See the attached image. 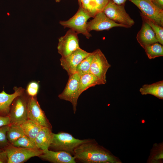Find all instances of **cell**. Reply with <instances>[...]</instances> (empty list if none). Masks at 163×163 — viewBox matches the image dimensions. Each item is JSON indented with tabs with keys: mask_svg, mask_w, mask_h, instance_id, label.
<instances>
[{
	"mask_svg": "<svg viewBox=\"0 0 163 163\" xmlns=\"http://www.w3.org/2000/svg\"><path fill=\"white\" fill-rule=\"evenodd\" d=\"M75 159L85 163H119L120 161L94 140L84 143L76 148L73 154Z\"/></svg>",
	"mask_w": 163,
	"mask_h": 163,
	"instance_id": "1",
	"label": "cell"
},
{
	"mask_svg": "<svg viewBox=\"0 0 163 163\" xmlns=\"http://www.w3.org/2000/svg\"><path fill=\"white\" fill-rule=\"evenodd\" d=\"M92 140L89 139H76L70 134L64 132L57 134L53 133L52 141L49 148L54 151H65L73 155L74 150L76 148L82 144Z\"/></svg>",
	"mask_w": 163,
	"mask_h": 163,
	"instance_id": "2",
	"label": "cell"
},
{
	"mask_svg": "<svg viewBox=\"0 0 163 163\" xmlns=\"http://www.w3.org/2000/svg\"><path fill=\"white\" fill-rule=\"evenodd\" d=\"M29 97L25 91L13 100L8 115L10 124L20 125L28 119L27 106Z\"/></svg>",
	"mask_w": 163,
	"mask_h": 163,
	"instance_id": "3",
	"label": "cell"
},
{
	"mask_svg": "<svg viewBox=\"0 0 163 163\" xmlns=\"http://www.w3.org/2000/svg\"><path fill=\"white\" fill-rule=\"evenodd\" d=\"M91 17L81 6L75 14L67 21H60L59 24L64 28H69L78 34H82L87 39L91 37V35L87 29L88 20Z\"/></svg>",
	"mask_w": 163,
	"mask_h": 163,
	"instance_id": "4",
	"label": "cell"
},
{
	"mask_svg": "<svg viewBox=\"0 0 163 163\" xmlns=\"http://www.w3.org/2000/svg\"><path fill=\"white\" fill-rule=\"evenodd\" d=\"M103 12L110 20L124 25L125 28H130L135 22L126 12L124 4L117 5L110 0Z\"/></svg>",
	"mask_w": 163,
	"mask_h": 163,
	"instance_id": "5",
	"label": "cell"
},
{
	"mask_svg": "<svg viewBox=\"0 0 163 163\" xmlns=\"http://www.w3.org/2000/svg\"><path fill=\"white\" fill-rule=\"evenodd\" d=\"M4 150L7 154L8 163H24L32 157H39L43 152L38 149L16 147L11 144Z\"/></svg>",
	"mask_w": 163,
	"mask_h": 163,
	"instance_id": "6",
	"label": "cell"
},
{
	"mask_svg": "<svg viewBox=\"0 0 163 163\" xmlns=\"http://www.w3.org/2000/svg\"><path fill=\"white\" fill-rule=\"evenodd\" d=\"M141 11L140 15L163 27V10L155 5L151 0H130Z\"/></svg>",
	"mask_w": 163,
	"mask_h": 163,
	"instance_id": "7",
	"label": "cell"
},
{
	"mask_svg": "<svg viewBox=\"0 0 163 163\" xmlns=\"http://www.w3.org/2000/svg\"><path fill=\"white\" fill-rule=\"evenodd\" d=\"M80 76L76 72L69 76L64 90L58 95L60 99L68 101L72 103L74 114L77 110V101L80 96L78 87Z\"/></svg>",
	"mask_w": 163,
	"mask_h": 163,
	"instance_id": "8",
	"label": "cell"
},
{
	"mask_svg": "<svg viewBox=\"0 0 163 163\" xmlns=\"http://www.w3.org/2000/svg\"><path fill=\"white\" fill-rule=\"evenodd\" d=\"M94 51V56L91 64L89 72L105 84L107 82L106 73L111 66L100 49Z\"/></svg>",
	"mask_w": 163,
	"mask_h": 163,
	"instance_id": "9",
	"label": "cell"
},
{
	"mask_svg": "<svg viewBox=\"0 0 163 163\" xmlns=\"http://www.w3.org/2000/svg\"><path fill=\"white\" fill-rule=\"evenodd\" d=\"M78 34L70 29L64 36L59 38L57 49L62 57L68 56L80 47Z\"/></svg>",
	"mask_w": 163,
	"mask_h": 163,
	"instance_id": "10",
	"label": "cell"
},
{
	"mask_svg": "<svg viewBox=\"0 0 163 163\" xmlns=\"http://www.w3.org/2000/svg\"><path fill=\"white\" fill-rule=\"evenodd\" d=\"M28 119L32 120L42 126L52 129V126L42 110L37 100V96H29L27 106Z\"/></svg>",
	"mask_w": 163,
	"mask_h": 163,
	"instance_id": "11",
	"label": "cell"
},
{
	"mask_svg": "<svg viewBox=\"0 0 163 163\" xmlns=\"http://www.w3.org/2000/svg\"><path fill=\"white\" fill-rule=\"evenodd\" d=\"M91 53L79 47L68 56L61 57L60 59L61 66L67 72L69 76H70L76 72L79 63Z\"/></svg>",
	"mask_w": 163,
	"mask_h": 163,
	"instance_id": "12",
	"label": "cell"
},
{
	"mask_svg": "<svg viewBox=\"0 0 163 163\" xmlns=\"http://www.w3.org/2000/svg\"><path fill=\"white\" fill-rule=\"evenodd\" d=\"M93 18L87 23V29L89 32L93 30H108L115 27H125L124 25L110 20L103 11L97 13Z\"/></svg>",
	"mask_w": 163,
	"mask_h": 163,
	"instance_id": "13",
	"label": "cell"
},
{
	"mask_svg": "<svg viewBox=\"0 0 163 163\" xmlns=\"http://www.w3.org/2000/svg\"><path fill=\"white\" fill-rule=\"evenodd\" d=\"M39 158L53 163H75V158L70 153L63 151H43Z\"/></svg>",
	"mask_w": 163,
	"mask_h": 163,
	"instance_id": "14",
	"label": "cell"
},
{
	"mask_svg": "<svg viewBox=\"0 0 163 163\" xmlns=\"http://www.w3.org/2000/svg\"><path fill=\"white\" fill-rule=\"evenodd\" d=\"M14 92L11 94L6 93L4 90L0 93V115L8 116L11 105L14 99L22 94L25 89L22 87L14 86L13 88Z\"/></svg>",
	"mask_w": 163,
	"mask_h": 163,
	"instance_id": "15",
	"label": "cell"
},
{
	"mask_svg": "<svg viewBox=\"0 0 163 163\" xmlns=\"http://www.w3.org/2000/svg\"><path fill=\"white\" fill-rule=\"evenodd\" d=\"M136 39L143 49L146 46L158 42L155 34L151 27L143 20L141 28L137 34Z\"/></svg>",
	"mask_w": 163,
	"mask_h": 163,
	"instance_id": "16",
	"label": "cell"
},
{
	"mask_svg": "<svg viewBox=\"0 0 163 163\" xmlns=\"http://www.w3.org/2000/svg\"><path fill=\"white\" fill-rule=\"evenodd\" d=\"M53 134L51 129L42 126L35 139L36 147L43 151L49 149L52 141Z\"/></svg>",
	"mask_w": 163,
	"mask_h": 163,
	"instance_id": "17",
	"label": "cell"
},
{
	"mask_svg": "<svg viewBox=\"0 0 163 163\" xmlns=\"http://www.w3.org/2000/svg\"><path fill=\"white\" fill-rule=\"evenodd\" d=\"M20 126L25 135L35 144V138L42 126L36 122L28 119Z\"/></svg>",
	"mask_w": 163,
	"mask_h": 163,
	"instance_id": "18",
	"label": "cell"
},
{
	"mask_svg": "<svg viewBox=\"0 0 163 163\" xmlns=\"http://www.w3.org/2000/svg\"><path fill=\"white\" fill-rule=\"evenodd\" d=\"M103 84L100 80L90 72L83 75L80 76L79 82V95L91 87Z\"/></svg>",
	"mask_w": 163,
	"mask_h": 163,
	"instance_id": "19",
	"label": "cell"
},
{
	"mask_svg": "<svg viewBox=\"0 0 163 163\" xmlns=\"http://www.w3.org/2000/svg\"><path fill=\"white\" fill-rule=\"evenodd\" d=\"M142 95L150 94L159 99H163V81L156 82L151 84H145L139 89Z\"/></svg>",
	"mask_w": 163,
	"mask_h": 163,
	"instance_id": "20",
	"label": "cell"
},
{
	"mask_svg": "<svg viewBox=\"0 0 163 163\" xmlns=\"http://www.w3.org/2000/svg\"><path fill=\"white\" fill-rule=\"evenodd\" d=\"M145 53L150 59L163 56V46L158 42L146 46L144 48Z\"/></svg>",
	"mask_w": 163,
	"mask_h": 163,
	"instance_id": "21",
	"label": "cell"
},
{
	"mask_svg": "<svg viewBox=\"0 0 163 163\" xmlns=\"http://www.w3.org/2000/svg\"><path fill=\"white\" fill-rule=\"evenodd\" d=\"M94 51L84 58L77 66L76 72L79 75L89 73L91 63L94 56Z\"/></svg>",
	"mask_w": 163,
	"mask_h": 163,
	"instance_id": "22",
	"label": "cell"
},
{
	"mask_svg": "<svg viewBox=\"0 0 163 163\" xmlns=\"http://www.w3.org/2000/svg\"><path fill=\"white\" fill-rule=\"evenodd\" d=\"M26 136L20 125L10 124L7 133V137L9 142L12 144L19 138Z\"/></svg>",
	"mask_w": 163,
	"mask_h": 163,
	"instance_id": "23",
	"label": "cell"
},
{
	"mask_svg": "<svg viewBox=\"0 0 163 163\" xmlns=\"http://www.w3.org/2000/svg\"><path fill=\"white\" fill-rule=\"evenodd\" d=\"M142 20L147 23L154 32L158 42L163 45V27L155 23L145 16L140 15Z\"/></svg>",
	"mask_w": 163,
	"mask_h": 163,
	"instance_id": "24",
	"label": "cell"
},
{
	"mask_svg": "<svg viewBox=\"0 0 163 163\" xmlns=\"http://www.w3.org/2000/svg\"><path fill=\"white\" fill-rule=\"evenodd\" d=\"M91 17L94 18L98 13L95 0H82L80 6Z\"/></svg>",
	"mask_w": 163,
	"mask_h": 163,
	"instance_id": "25",
	"label": "cell"
},
{
	"mask_svg": "<svg viewBox=\"0 0 163 163\" xmlns=\"http://www.w3.org/2000/svg\"><path fill=\"white\" fill-rule=\"evenodd\" d=\"M11 144L16 147L38 149L35 144L26 136L19 138Z\"/></svg>",
	"mask_w": 163,
	"mask_h": 163,
	"instance_id": "26",
	"label": "cell"
},
{
	"mask_svg": "<svg viewBox=\"0 0 163 163\" xmlns=\"http://www.w3.org/2000/svg\"><path fill=\"white\" fill-rule=\"evenodd\" d=\"M39 82V81H32L28 83L25 91L29 96H37L40 89Z\"/></svg>",
	"mask_w": 163,
	"mask_h": 163,
	"instance_id": "27",
	"label": "cell"
},
{
	"mask_svg": "<svg viewBox=\"0 0 163 163\" xmlns=\"http://www.w3.org/2000/svg\"><path fill=\"white\" fill-rule=\"evenodd\" d=\"M9 125L0 127V149H4L10 144L7 139V133Z\"/></svg>",
	"mask_w": 163,
	"mask_h": 163,
	"instance_id": "28",
	"label": "cell"
},
{
	"mask_svg": "<svg viewBox=\"0 0 163 163\" xmlns=\"http://www.w3.org/2000/svg\"><path fill=\"white\" fill-rule=\"evenodd\" d=\"M110 0H95L98 13L103 11Z\"/></svg>",
	"mask_w": 163,
	"mask_h": 163,
	"instance_id": "29",
	"label": "cell"
},
{
	"mask_svg": "<svg viewBox=\"0 0 163 163\" xmlns=\"http://www.w3.org/2000/svg\"><path fill=\"white\" fill-rule=\"evenodd\" d=\"M10 124L9 116H4L0 115V127Z\"/></svg>",
	"mask_w": 163,
	"mask_h": 163,
	"instance_id": "30",
	"label": "cell"
},
{
	"mask_svg": "<svg viewBox=\"0 0 163 163\" xmlns=\"http://www.w3.org/2000/svg\"><path fill=\"white\" fill-rule=\"evenodd\" d=\"M8 158L6 152L4 149L0 150V163H8Z\"/></svg>",
	"mask_w": 163,
	"mask_h": 163,
	"instance_id": "31",
	"label": "cell"
},
{
	"mask_svg": "<svg viewBox=\"0 0 163 163\" xmlns=\"http://www.w3.org/2000/svg\"><path fill=\"white\" fill-rule=\"evenodd\" d=\"M152 3L160 9L163 10V0H151Z\"/></svg>",
	"mask_w": 163,
	"mask_h": 163,
	"instance_id": "32",
	"label": "cell"
},
{
	"mask_svg": "<svg viewBox=\"0 0 163 163\" xmlns=\"http://www.w3.org/2000/svg\"><path fill=\"white\" fill-rule=\"evenodd\" d=\"M115 3L118 5H121L124 4L125 2L127 0H111Z\"/></svg>",
	"mask_w": 163,
	"mask_h": 163,
	"instance_id": "33",
	"label": "cell"
},
{
	"mask_svg": "<svg viewBox=\"0 0 163 163\" xmlns=\"http://www.w3.org/2000/svg\"><path fill=\"white\" fill-rule=\"evenodd\" d=\"M82 1V0H78V4L79 5V6H80L81 4V2Z\"/></svg>",
	"mask_w": 163,
	"mask_h": 163,
	"instance_id": "34",
	"label": "cell"
},
{
	"mask_svg": "<svg viewBox=\"0 0 163 163\" xmlns=\"http://www.w3.org/2000/svg\"><path fill=\"white\" fill-rule=\"evenodd\" d=\"M61 0H55L56 2H59Z\"/></svg>",
	"mask_w": 163,
	"mask_h": 163,
	"instance_id": "35",
	"label": "cell"
},
{
	"mask_svg": "<svg viewBox=\"0 0 163 163\" xmlns=\"http://www.w3.org/2000/svg\"><path fill=\"white\" fill-rule=\"evenodd\" d=\"M1 149H0V150H1Z\"/></svg>",
	"mask_w": 163,
	"mask_h": 163,
	"instance_id": "36",
	"label": "cell"
}]
</instances>
